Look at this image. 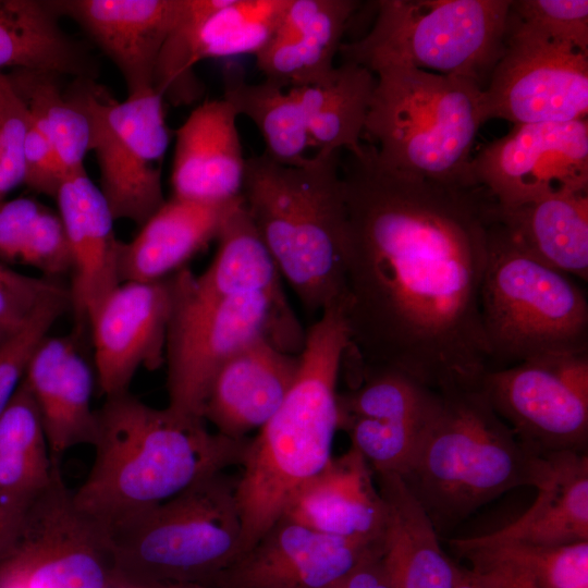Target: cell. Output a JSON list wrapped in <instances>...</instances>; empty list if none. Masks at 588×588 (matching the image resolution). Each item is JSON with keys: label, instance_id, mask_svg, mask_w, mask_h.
<instances>
[{"label": "cell", "instance_id": "obj_8", "mask_svg": "<svg viewBox=\"0 0 588 588\" xmlns=\"http://www.w3.org/2000/svg\"><path fill=\"white\" fill-rule=\"evenodd\" d=\"M186 267L170 275L171 314L167 331L168 407L201 418L212 379L233 355L266 340L299 355L306 330L285 293L218 294L199 290Z\"/></svg>", "mask_w": 588, "mask_h": 588}, {"label": "cell", "instance_id": "obj_1", "mask_svg": "<svg viewBox=\"0 0 588 588\" xmlns=\"http://www.w3.org/2000/svg\"><path fill=\"white\" fill-rule=\"evenodd\" d=\"M346 353L450 394L490 370L480 291L494 199L382 167L372 147L341 171Z\"/></svg>", "mask_w": 588, "mask_h": 588}, {"label": "cell", "instance_id": "obj_17", "mask_svg": "<svg viewBox=\"0 0 588 588\" xmlns=\"http://www.w3.org/2000/svg\"><path fill=\"white\" fill-rule=\"evenodd\" d=\"M171 305L168 277L121 282L93 309L87 324L96 380L105 397L127 392L140 368L156 370L166 363Z\"/></svg>", "mask_w": 588, "mask_h": 588}, {"label": "cell", "instance_id": "obj_12", "mask_svg": "<svg viewBox=\"0 0 588 588\" xmlns=\"http://www.w3.org/2000/svg\"><path fill=\"white\" fill-rule=\"evenodd\" d=\"M0 588H117L109 535L75 506L60 466L0 558Z\"/></svg>", "mask_w": 588, "mask_h": 588}, {"label": "cell", "instance_id": "obj_39", "mask_svg": "<svg viewBox=\"0 0 588 588\" xmlns=\"http://www.w3.org/2000/svg\"><path fill=\"white\" fill-rule=\"evenodd\" d=\"M510 14L555 41L588 52L587 0L512 1Z\"/></svg>", "mask_w": 588, "mask_h": 588}, {"label": "cell", "instance_id": "obj_15", "mask_svg": "<svg viewBox=\"0 0 588 588\" xmlns=\"http://www.w3.org/2000/svg\"><path fill=\"white\" fill-rule=\"evenodd\" d=\"M469 173L503 208L587 191V119L517 124L473 157Z\"/></svg>", "mask_w": 588, "mask_h": 588}, {"label": "cell", "instance_id": "obj_35", "mask_svg": "<svg viewBox=\"0 0 588 588\" xmlns=\"http://www.w3.org/2000/svg\"><path fill=\"white\" fill-rule=\"evenodd\" d=\"M7 76L29 113L47 133L65 177L86 172L84 158L89 150L88 121L65 98L59 84L60 75L14 70Z\"/></svg>", "mask_w": 588, "mask_h": 588}, {"label": "cell", "instance_id": "obj_28", "mask_svg": "<svg viewBox=\"0 0 588 588\" xmlns=\"http://www.w3.org/2000/svg\"><path fill=\"white\" fill-rule=\"evenodd\" d=\"M385 504L382 562L393 588H453L457 566L442 550L426 511L403 479L375 474Z\"/></svg>", "mask_w": 588, "mask_h": 588}, {"label": "cell", "instance_id": "obj_2", "mask_svg": "<svg viewBox=\"0 0 588 588\" xmlns=\"http://www.w3.org/2000/svg\"><path fill=\"white\" fill-rule=\"evenodd\" d=\"M201 418L150 406L130 391L96 409L95 457L75 506L108 534L193 483L242 464L248 438L212 432Z\"/></svg>", "mask_w": 588, "mask_h": 588}, {"label": "cell", "instance_id": "obj_9", "mask_svg": "<svg viewBox=\"0 0 588 588\" xmlns=\"http://www.w3.org/2000/svg\"><path fill=\"white\" fill-rule=\"evenodd\" d=\"M490 369L588 352V301L575 279L520 249L495 217L480 291Z\"/></svg>", "mask_w": 588, "mask_h": 588}, {"label": "cell", "instance_id": "obj_13", "mask_svg": "<svg viewBox=\"0 0 588 588\" xmlns=\"http://www.w3.org/2000/svg\"><path fill=\"white\" fill-rule=\"evenodd\" d=\"M483 121L514 125L587 119L588 52L555 41L509 11L503 52L481 93Z\"/></svg>", "mask_w": 588, "mask_h": 588}, {"label": "cell", "instance_id": "obj_48", "mask_svg": "<svg viewBox=\"0 0 588 588\" xmlns=\"http://www.w3.org/2000/svg\"><path fill=\"white\" fill-rule=\"evenodd\" d=\"M159 588H211V587H206V586H200V585H171V586H164V587H159Z\"/></svg>", "mask_w": 588, "mask_h": 588}, {"label": "cell", "instance_id": "obj_49", "mask_svg": "<svg viewBox=\"0 0 588 588\" xmlns=\"http://www.w3.org/2000/svg\"><path fill=\"white\" fill-rule=\"evenodd\" d=\"M10 335V333L5 332L0 328V344Z\"/></svg>", "mask_w": 588, "mask_h": 588}, {"label": "cell", "instance_id": "obj_37", "mask_svg": "<svg viewBox=\"0 0 588 588\" xmlns=\"http://www.w3.org/2000/svg\"><path fill=\"white\" fill-rule=\"evenodd\" d=\"M425 421L411 424L339 416V429L347 433L351 446L364 456L373 474L391 473L401 476L413 456Z\"/></svg>", "mask_w": 588, "mask_h": 588}, {"label": "cell", "instance_id": "obj_41", "mask_svg": "<svg viewBox=\"0 0 588 588\" xmlns=\"http://www.w3.org/2000/svg\"><path fill=\"white\" fill-rule=\"evenodd\" d=\"M68 291L59 279L23 274L0 261V328L14 333L44 302Z\"/></svg>", "mask_w": 588, "mask_h": 588}, {"label": "cell", "instance_id": "obj_46", "mask_svg": "<svg viewBox=\"0 0 588 588\" xmlns=\"http://www.w3.org/2000/svg\"><path fill=\"white\" fill-rule=\"evenodd\" d=\"M382 547L365 558L339 588H393L382 562Z\"/></svg>", "mask_w": 588, "mask_h": 588}, {"label": "cell", "instance_id": "obj_3", "mask_svg": "<svg viewBox=\"0 0 588 588\" xmlns=\"http://www.w3.org/2000/svg\"><path fill=\"white\" fill-rule=\"evenodd\" d=\"M348 343L342 305L324 308L306 330L291 390L248 439L236 485L244 552L282 516L292 493L332 457L339 430L338 381Z\"/></svg>", "mask_w": 588, "mask_h": 588}, {"label": "cell", "instance_id": "obj_50", "mask_svg": "<svg viewBox=\"0 0 588 588\" xmlns=\"http://www.w3.org/2000/svg\"><path fill=\"white\" fill-rule=\"evenodd\" d=\"M4 81H5V75L0 73V88L2 87Z\"/></svg>", "mask_w": 588, "mask_h": 588}, {"label": "cell", "instance_id": "obj_19", "mask_svg": "<svg viewBox=\"0 0 588 588\" xmlns=\"http://www.w3.org/2000/svg\"><path fill=\"white\" fill-rule=\"evenodd\" d=\"M537 498L514 522L477 537L452 539L462 556L503 546L558 547L588 540L586 452L539 453Z\"/></svg>", "mask_w": 588, "mask_h": 588}, {"label": "cell", "instance_id": "obj_10", "mask_svg": "<svg viewBox=\"0 0 588 588\" xmlns=\"http://www.w3.org/2000/svg\"><path fill=\"white\" fill-rule=\"evenodd\" d=\"M507 0H381L371 29L342 44V62L401 63L477 83L482 89L504 48Z\"/></svg>", "mask_w": 588, "mask_h": 588}, {"label": "cell", "instance_id": "obj_31", "mask_svg": "<svg viewBox=\"0 0 588 588\" xmlns=\"http://www.w3.org/2000/svg\"><path fill=\"white\" fill-rule=\"evenodd\" d=\"M375 85L376 76L368 69L342 62L321 83L290 88L304 112L315 154L362 152Z\"/></svg>", "mask_w": 588, "mask_h": 588}, {"label": "cell", "instance_id": "obj_42", "mask_svg": "<svg viewBox=\"0 0 588 588\" xmlns=\"http://www.w3.org/2000/svg\"><path fill=\"white\" fill-rule=\"evenodd\" d=\"M20 264L28 265L39 270L42 277L51 279L72 272L71 247L58 212L44 206L32 224Z\"/></svg>", "mask_w": 588, "mask_h": 588}, {"label": "cell", "instance_id": "obj_16", "mask_svg": "<svg viewBox=\"0 0 588 588\" xmlns=\"http://www.w3.org/2000/svg\"><path fill=\"white\" fill-rule=\"evenodd\" d=\"M289 0H183L155 72V89L175 105L200 95L196 63L257 54L272 37Z\"/></svg>", "mask_w": 588, "mask_h": 588}, {"label": "cell", "instance_id": "obj_14", "mask_svg": "<svg viewBox=\"0 0 588 588\" xmlns=\"http://www.w3.org/2000/svg\"><path fill=\"white\" fill-rule=\"evenodd\" d=\"M480 390L531 451L586 452L588 352L541 356L490 369Z\"/></svg>", "mask_w": 588, "mask_h": 588}, {"label": "cell", "instance_id": "obj_23", "mask_svg": "<svg viewBox=\"0 0 588 588\" xmlns=\"http://www.w3.org/2000/svg\"><path fill=\"white\" fill-rule=\"evenodd\" d=\"M301 355V354H299ZM299 355L259 340L233 355L208 389L201 416L216 431L242 440L278 411L297 376Z\"/></svg>", "mask_w": 588, "mask_h": 588}, {"label": "cell", "instance_id": "obj_24", "mask_svg": "<svg viewBox=\"0 0 588 588\" xmlns=\"http://www.w3.org/2000/svg\"><path fill=\"white\" fill-rule=\"evenodd\" d=\"M56 200L73 258L70 294L75 329L84 330L93 309L121 283V241L102 193L86 172L66 176Z\"/></svg>", "mask_w": 588, "mask_h": 588}, {"label": "cell", "instance_id": "obj_29", "mask_svg": "<svg viewBox=\"0 0 588 588\" xmlns=\"http://www.w3.org/2000/svg\"><path fill=\"white\" fill-rule=\"evenodd\" d=\"M495 217L514 243L538 261L588 280V189L503 208Z\"/></svg>", "mask_w": 588, "mask_h": 588}, {"label": "cell", "instance_id": "obj_43", "mask_svg": "<svg viewBox=\"0 0 588 588\" xmlns=\"http://www.w3.org/2000/svg\"><path fill=\"white\" fill-rule=\"evenodd\" d=\"M64 177L47 133L40 122L29 113L25 135L24 184L36 193L56 199Z\"/></svg>", "mask_w": 588, "mask_h": 588}, {"label": "cell", "instance_id": "obj_38", "mask_svg": "<svg viewBox=\"0 0 588 588\" xmlns=\"http://www.w3.org/2000/svg\"><path fill=\"white\" fill-rule=\"evenodd\" d=\"M70 309V291L56 295L44 302L21 329L0 344V416L20 387L34 351Z\"/></svg>", "mask_w": 588, "mask_h": 588}, {"label": "cell", "instance_id": "obj_11", "mask_svg": "<svg viewBox=\"0 0 588 588\" xmlns=\"http://www.w3.org/2000/svg\"><path fill=\"white\" fill-rule=\"evenodd\" d=\"M64 96L88 121L99 189L113 219L142 226L166 201L161 176L169 130L163 97L154 88L118 101L91 77H75Z\"/></svg>", "mask_w": 588, "mask_h": 588}, {"label": "cell", "instance_id": "obj_33", "mask_svg": "<svg viewBox=\"0 0 588 588\" xmlns=\"http://www.w3.org/2000/svg\"><path fill=\"white\" fill-rule=\"evenodd\" d=\"M223 99L259 130L267 157L289 167L307 163V151L313 147L304 112L290 88L268 79L248 83L238 70L230 68L224 73Z\"/></svg>", "mask_w": 588, "mask_h": 588}, {"label": "cell", "instance_id": "obj_34", "mask_svg": "<svg viewBox=\"0 0 588 588\" xmlns=\"http://www.w3.org/2000/svg\"><path fill=\"white\" fill-rule=\"evenodd\" d=\"M218 240L208 268L194 275L196 286L209 293H285L282 277L260 238L244 203L233 212Z\"/></svg>", "mask_w": 588, "mask_h": 588}, {"label": "cell", "instance_id": "obj_25", "mask_svg": "<svg viewBox=\"0 0 588 588\" xmlns=\"http://www.w3.org/2000/svg\"><path fill=\"white\" fill-rule=\"evenodd\" d=\"M237 117L225 99L207 100L177 128L173 197L218 203L242 196L246 159Z\"/></svg>", "mask_w": 588, "mask_h": 588}, {"label": "cell", "instance_id": "obj_44", "mask_svg": "<svg viewBox=\"0 0 588 588\" xmlns=\"http://www.w3.org/2000/svg\"><path fill=\"white\" fill-rule=\"evenodd\" d=\"M34 198L19 197L0 203V261L20 264L33 222L44 208Z\"/></svg>", "mask_w": 588, "mask_h": 588}, {"label": "cell", "instance_id": "obj_6", "mask_svg": "<svg viewBox=\"0 0 588 588\" xmlns=\"http://www.w3.org/2000/svg\"><path fill=\"white\" fill-rule=\"evenodd\" d=\"M364 135L378 162L430 182L475 187L471 149L485 123L475 82L390 63L376 68Z\"/></svg>", "mask_w": 588, "mask_h": 588}, {"label": "cell", "instance_id": "obj_21", "mask_svg": "<svg viewBox=\"0 0 588 588\" xmlns=\"http://www.w3.org/2000/svg\"><path fill=\"white\" fill-rule=\"evenodd\" d=\"M83 330L45 336L34 351L24 381L37 405L50 456L59 464L78 445H93L96 409L91 407L94 371L82 352Z\"/></svg>", "mask_w": 588, "mask_h": 588}, {"label": "cell", "instance_id": "obj_7", "mask_svg": "<svg viewBox=\"0 0 588 588\" xmlns=\"http://www.w3.org/2000/svg\"><path fill=\"white\" fill-rule=\"evenodd\" d=\"M236 485L213 474L109 532L117 588H212L244 552Z\"/></svg>", "mask_w": 588, "mask_h": 588}, {"label": "cell", "instance_id": "obj_26", "mask_svg": "<svg viewBox=\"0 0 588 588\" xmlns=\"http://www.w3.org/2000/svg\"><path fill=\"white\" fill-rule=\"evenodd\" d=\"M357 4L352 0H289L272 37L255 56L265 79L292 88L328 78Z\"/></svg>", "mask_w": 588, "mask_h": 588}, {"label": "cell", "instance_id": "obj_45", "mask_svg": "<svg viewBox=\"0 0 588 588\" xmlns=\"http://www.w3.org/2000/svg\"><path fill=\"white\" fill-rule=\"evenodd\" d=\"M453 588H536L529 573L507 561L473 562L461 568Z\"/></svg>", "mask_w": 588, "mask_h": 588}, {"label": "cell", "instance_id": "obj_20", "mask_svg": "<svg viewBox=\"0 0 588 588\" xmlns=\"http://www.w3.org/2000/svg\"><path fill=\"white\" fill-rule=\"evenodd\" d=\"M115 64L127 97L154 89L159 56L176 25L183 0H59Z\"/></svg>", "mask_w": 588, "mask_h": 588}, {"label": "cell", "instance_id": "obj_30", "mask_svg": "<svg viewBox=\"0 0 588 588\" xmlns=\"http://www.w3.org/2000/svg\"><path fill=\"white\" fill-rule=\"evenodd\" d=\"M59 0H0V69L95 76L86 49L60 25Z\"/></svg>", "mask_w": 588, "mask_h": 588}, {"label": "cell", "instance_id": "obj_47", "mask_svg": "<svg viewBox=\"0 0 588 588\" xmlns=\"http://www.w3.org/2000/svg\"><path fill=\"white\" fill-rule=\"evenodd\" d=\"M27 506L0 503V558L14 541Z\"/></svg>", "mask_w": 588, "mask_h": 588}, {"label": "cell", "instance_id": "obj_18", "mask_svg": "<svg viewBox=\"0 0 588 588\" xmlns=\"http://www.w3.org/2000/svg\"><path fill=\"white\" fill-rule=\"evenodd\" d=\"M382 541L318 532L281 516L212 588H339Z\"/></svg>", "mask_w": 588, "mask_h": 588}, {"label": "cell", "instance_id": "obj_27", "mask_svg": "<svg viewBox=\"0 0 588 588\" xmlns=\"http://www.w3.org/2000/svg\"><path fill=\"white\" fill-rule=\"evenodd\" d=\"M242 196L228 201L172 197L119 252L120 282H152L170 277L212 240H217Z\"/></svg>", "mask_w": 588, "mask_h": 588}, {"label": "cell", "instance_id": "obj_40", "mask_svg": "<svg viewBox=\"0 0 588 588\" xmlns=\"http://www.w3.org/2000/svg\"><path fill=\"white\" fill-rule=\"evenodd\" d=\"M29 113L8 76L0 88V203L24 184L25 135Z\"/></svg>", "mask_w": 588, "mask_h": 588}, {"label": "cell", "instance_id": "obj_5", "mask_svg": "<svg viewBox=\"0 0 588 588\" xmlns=\"http://www.w3.org/2000/svg\"><path fill=\"white\" fill-rule=\"evenodd\" d=\"M539 461L480 389L439 393L400 477L439 534L512 489L534 487Z\"/></svg>", "mask_w": 588, "mask_h": 588}, {"label": "cell", "instance_id": "obj_4", "mask_svg": "<svg viewBox=\"0 0 588 588\" xmlns=\"http://www.w3.org/2000/svg\"><path fill=\"white\" fill-rule=\"evenodd\" d=\"M339 154L301 167L246 159L242 198L280 274L311 315L342 304L346 207Z\"/></svg>", "mask_w": 588, "mask_h": 588}, {"label": "cell", "instance_id": "obj_36", "mask_svg": "<svg viewBox=\"0 0 588 588\" xmlns=\"http://www.w3.org/2000/svg\"><path fill=\"white\" fill-rule=\"evenodd\" d=\"M463 556L471 563H515L529 573L536 588H588V540L558 547L503 546Z\"/></svg>", "mask_w": 588, "mask_h": 588}, {"label": "cell", "instance_id": "obj_32", "mask_svg": "<svg viewBox=\"0 0 588 588\" xmlns=\"http://www.w3.org/2000/svg\"><path fill=\"white\" fill-rule=\"evenodd\" d=\"M53 464L24 378L0 416V503L27 505L51 482Z\"/></svg>", "mask_w": 588, "mask_h": 588}, {"label": "cell", "instance_id": "obj_22", "mask_svg": "<svg viewBox=\"0 0 588 588\" xmlns=\"http://www.w3.org/2000/svg\"><path fill=\"white\" fill-rule=\"evenodd\" d=\"M282 516L326 535L379 542L387 512L372 469L350 446L292 493Z\"/></svg>", "mask_w": 588, "mask_h": 588}]
</instances>
